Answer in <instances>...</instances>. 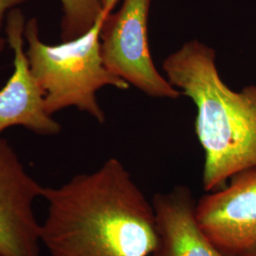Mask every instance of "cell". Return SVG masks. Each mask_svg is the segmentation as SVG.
<instances>
[{
  "label": "cell",
  "mask_w": 256,
  "mask_h": 256,
  "mask_svg": "<svg viewBox=\"0 0 256 256\" xmlns=\"http://www.w3.org/2000/svg\"><path fill=\"white\" fill-rule=\"evenodd\" d=\"M41 243L50 256H150L155 212L128 169L111 158L92 173L44 187Z\"/></svg>",
  "instance_id": "6da1fadb"
},
{
  "label": "cell",
  "mask_w": 256,
  "mask_h": 256,
  "mask_svg": "<svg viewBox=\"0 0 256 256\" xmlns=\"http://www.w3.org/2000/svg\"><path fill=\"white\" fill-rule=\"evenodd\" d=\"M162 70L196 108L204 190H218L234 174L256 168V84L232 90L220 77L216 50L198 40L187 41L168 55Z\"/></svg>",
  "instance_id": "7a4b0ae2"
},
{
  "label": "cell",
  "mask_w": 256,
  "mask_h": 256,
  "mask_svg": "<svg viewBox=\"0 0 256 256\" xmlns=\"http://www.w3.org/2000/svg\"><path fill=\"white\" fill-rule=\"evenodd\" d=\"M108 14L104 12L82 36L58 45H48L41 40L36 18L26 22L24 36L28 61L44 92L48 115L76 108L104 124L106 114L97 100V92L106 86L120 90L130 88L128 82L111 74L102 59L100 34Z\"/></svg>",
  "instance_id": "3957f363"
},
{
  "label": "cell",
  "mask_w": 256,
  "mask_h": 256,
  "mask_svg": "<svg viewBox=\"0 0 256 256\" xmlns=\"http://www.w3.org/2000/svg\"><path fill=\"white\" fill-rule=\"evenodd\" d=\"M152 0H124L102 26V62L111 74L149 97L176 100L182 92L158 72L148 40V16Z\"/></svg>",
  "instance_id": "277c9868"
},
{
  "label": "cell",
  "mask_w": 256,
  "mask_h": 256,
  "mask_svg": "<svg viewBox=\"0 0 256 256\" xmlns=\"http://www.w3.org/2000/svg\"><path fill=\"white\" fill-rule=\"evenodd\" d=\"M44 187L0 137V256H41V223L34 204Z\"/></svg>",
  "instance_id": "5b68a950"
},
{
  "label": "cell",
  "mask_w": 256,
  "mask_h": 256,
  "mask_svg": "<svg viewBox=\"0 0 256 256\" xmlns=\"http://www.w3.org/2000/svg\"><path fill=\"white\" fill-rule=\"evenodd\" d=\"M207 192L196 204L200 227L223 254H244L256 244V168Z\"/></svg>",
  "instance_id": "8992f818"
},
{
  "label": "cell",
  "mask_w": 256,
  "mask_h": 256,
  "mask_svg": "<svg viewBox=\"0 0 256 256\" xmlns=\"http://www.w3.org/2000/svg\"><path fill=\"white\" fill-rule=\"evenodd\" d=\"M26 19L18 8L6 18V40L14 52V72L0 90V137L4 130L22 126L41 136H54L61 124L48 115L44 92L30 70L24 50Z\"/></svg>",
  "instance_id": "52a82bcc"
},
{
  "label": "cell",
  "mask_w": 256,
  "mask_h": 256,
  "mask_svg": "<svg viewBox=\"0 0 256 256\" xmlns=\"http://www.w3.org/2000/svg\"><path fill=\"white\" fill-rule=\"evenodd\" d=\"M152 204L158 242L150 256H226L200 227L196 202L189 187L180 185L168 192H158Z\"/></svg>",
  "instance_id": "ba28073f"
},
{
  "label": "cell",
  "mask_w": 256,
  "mask_h": 256,
  "mask_svg": "<svg viewBox=\"0 0 256 256\" xmlns=\"http://www.w3.org/2000/svg\"><path fill=\"white\" fill-rule=\"evenodd\" d=\"M63 18L61 39L70 41L82 36L104 12L99 0H60Z\"/></svg>",
  "instance_id": "9c48e42d"
},
{
  "label": "cell",
  "mask_w": 256,
  "mask_h": 256,
  "mask_svg": "<svg viewBox=\"0 0 256 256\" xmlns=\"http://www.w3.org/2000/svg\"><path fill=\"white\" fill-rule=\"evenodd\" d=\"M32 0H0V55L3 52L5 46L7 44L6 37L2 36V28L4 20L7 18L10 10L18 8V6L24 4Z\"/></svg>",
  "instance_id": "30bf717a"
},
{
  "label": "cell",
  "mask_w": 256,
  "mask_h": 256,
  "mask_svg": "<svg viewBox=\"0 0 256 256\" xmlns=\"http://www.w3.org/2000/svg\"><path fill=\"white\" fill-rule=\"evenodd\" d=\"M99 1L101 3L104 12L106 14H110L113 12V10L115 8V6L119 0H99Z\"/></svg>",
  "instance_id": "8fae6325"
},
{
  "label": "cell",
  "mask_w": 256,
  "mask_h": 256,
  "mask_svg": "<svg viewBox=\"0 0 256 256\" xmlns=\"http://www.w3.org/2000/svg\"><path fill=\"white\" fill-rule=\"evenodd\" d=\"M241 256H256V244L250 250H248L247 252H245Z\"/></svg>",
  "instance_id": "7c38bea8"
}]
</instances>
